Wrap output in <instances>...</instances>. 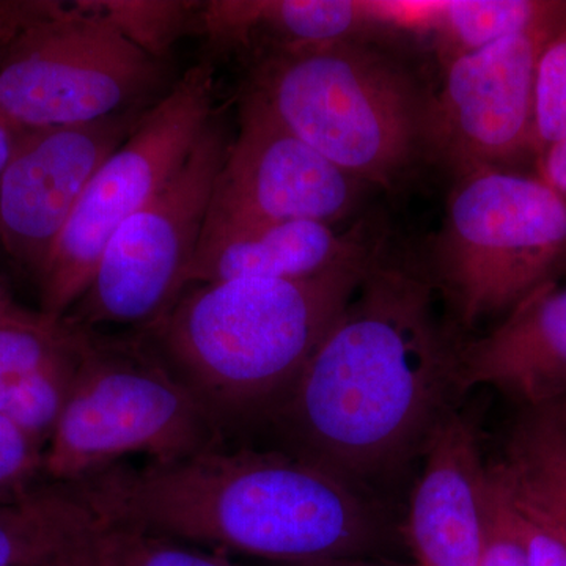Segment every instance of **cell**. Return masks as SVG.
Instances as JSON below:
<instances>
[{"instance_id":"obj_4","label":"cell","mask_w":566,"mask_h":566,"mask_svg":"<svg viewBox=\"0 0 566 566\" xmlns=\"http://www.w3.org/2000/svg\"><path fill=\"white\" fill-rule=\"evenodd\" d=\"M223 442L222 428L139 335L88 331L41 485H76L137 455L170 463Z\"/></svg>"},{"instance_id":"obj_12","label":"cell","mask_w":566,"mask_h":566,"mask_svg":"<svg viewBox=\"0 0 566 566\" xmlns=\"http://www.w3.org/2000/svg\"><path fill=\"white\" fill-rule=\"evenodd\" d=\"M144 114L22 132L0 175V248L33 282L88 182Z\"/></svg>"},{"instance_id":"obj_2","label":"cell","mask_w":566,"mask_h":566,"mask_svg":"<svg viewBox=\"0 0 566 566\" xmlns=\"http://www.w3.org/2000/svg\"><path fill=\"white\" fill-rule=\"evenodd\" d=\"M77 485L103 520L277 564L360 558L385 536L356 486L283 450L223 442Z\"/></svg>"},{"instance_id":"obj_6","label":"cell","mask_w":566,"mask_h":566,"mask_svg":"<svg viewBox=\"0 0 566 566\" xmlns=\"http://www.w3.org/2000/svg\"><path fill=\"white\" fill-rule=\"evenodd\" d=\"M163 80V62L84 0L21 2L0 41V118L24 132L142 109Z\"/></svg>"},{"instance_id":"obj_25","label":"cell","mask_w":566,"mask_h":566,"mask_svg":"<svg viewBox=\"0 0 566 566\" xmlns=\"http://www.w3.org/2000/svg\"><path fill=\"white\" fill-rule=\"evenodd\" d=\"M536 159L566 136V22L539 55L536 71Z\"/></svg>"},{"instance_id":"obj_16","label":"cell","mask_w":566,"mask_h":566,"mask_svg":"<svg viewBox=\"0 0 566 566\" xmlns=\"http://www.w3.org/2000/svg\"><path fill=\"white\" fill-rule=\"evenodd\" d=\"M371 20L368 2L352 0H210L200 6L196 31L212 51L248 50L268 39L275 54L344 43Z\"/></svg>"},{"instance_id":"obj_3","label":"cell","mask_w":566,"mask_h":566,"mask_svg":"<svg viewBox=\"0 0 566 566\" xmlns=\"http://www.w3.org/2000/svg\"><path fill=\"white\" fill-rule=\"evenodd\" d=\"M296 281L192 285L137 333L227 441L260 427L352 301L371 256Z\"/></svg>"},{"instance_id":"obj_15","label":"cell","mask_w":566,"mask_h":566,"mask_svg":"<svg viewBox=\"0 0 566 566\" xmlns=\"http://www.w3.org/2000/svg\"><path fill=\"white\" fill-rule=\"evenodd\" d=\"M368 252L357 230L338 234L322 222H205L186 282L189 289L241 279L296 281L326 273Z\"/></svg>"},{"instance_id":"obj_24","label":"cell","mask_w":566,"mask_h":566,"mask_svg":"<svg viewBox=\"0 0 566 566\" xmlns=\"http://www.w3.org/2000/svg\"><path fill=\"white\" fill-rule=\"evenodd\" d=\"M491 485L509 510L528 566H566V527L501 464L486 465Z\"/></svg>"},{"instance_id":"obj_33","label":"cell","mask_w":566,"mask_h":566,"mask_svg":"<svg viewBox=\"0 0 566 566\" xmlns=\"http://www.w3.org/2000/svg\"><path fill=\"white\" fill-rule=\"evenodd\" d=\"M35 566H41V565L39 564V565H35Z\"/></svg>"},{"instance_id":"obj_31","label":"cell","mask_w":566,"mask_h":566,"mask_svg":"<svg viewBox=\"0 0 566 566\" xmlns=\"http://www.w3.org/2000/svg\"><path fill=\"white\" fill-rule=\"evenodd\" d=\"M281 566H375L365 564L363 558H338V560L303 562V564H281Z\"/></svg>"},{"instance_id":"obj_7","label":"cell","mask_w":566,"mask_h":566,"mask_svg":"<svg viewBox=\"0 0 566 566\" xmlns=\"http://www.w3.org/2000/svg\"><path fill=\"white\" fill-rule=\"evenodd\" d=\"M438 275L464 326L515 308L566 271V199L539 177L463 174L438 245Z\"/></svg>"},{"instance_id":"obj_21","label":"cell","mask_w":566,"mask_h":566,"mask_svg":"<svg viewBox=\"0 0 566 566\" xmlns=\"http://www.w3.org/2000/svg\"><path fill=\"white\" fill-rule=\"evenodd\" d=\"M85 337L69 319L21 305L0 315V389L77 352Z\"/></svg>"},{"instance_id":"obj_19","label":"cell","mask_w":566,"mask_h":566,"mask_svg":"<svg viewBox=\"0 0 566 566\" xmlns=\"http://www.w3.org/2000/svg\"><path fill=\"white\" fill-rule=\"evenodd\" d=\"M501 464L566 527V398L531 408Z\"/></svg>"},{"instance_id":"obj_9","label":"cell","mask_w":566,"mask_h":566,"mask_svg":"<svg viewBox=\"0 0 566 566\" xmlns=\"http://www.w3.org/2000/svg\"><path fill=\"white\" fill-rule=\"evenodd\" d=\"M229 145L221 123H208L180 170L111 238L91 286L65 319L91 333L103 326L142 333L174 307L188 290Z\"/></svg>"},{"instance_id":"obj_23","label":"cell","mask_w":566,"mask_h":566,"mask_svg":"<svg viewBox=\"0 0 566 566\" xmlns=\"http://www.w3.org/2000/svg\"><path fill=\"white\" fill-rule=\"evenodd\" d=\"M93 13L155 61L169 57L174 44L196 31L202 2L181 0H84Z\"/></svg>"},{"instance_id":"obj_14","label":"cell","mask_w":566,"mask_h":566,"mask_svg":"<svg viewBox=\"0 0 566 566\" xmlns=\"http://www.w3.org/2000/svg\"><path fill=\"white\" fill-rule=\"evenodd\" d=\"M457 394L493 386L528 408L566 398V289L545 286L512 308L493 333L461 345Z\"/></svg>"},{"instance_id":"obj_8","label":"cell","mask_w":566,"mask_h":566,"mask_svg":"<svg viewBox=\"0 0 566 566\" xmlns=\"http://www.w3.org/2000/svg\"><path fill=\"white\" fill-rule=\"evenodd\" d=\"M214 69L200 62L142 115L99 167L35 279L40 311L66 314L87 292L104 249L123 222L180 170L212 120Z\"/></svg>"},{"instance_id":"obj_5","label":"cell","mask_w":566,"mask_h":566,"mask_svg":"<svg viewBox=\"0 0 566 566\" xmlns=\"http://www.w3.org/2000/svg\"><path fill=\"white\" fill-rule=\"evenodd\" d=\"M301 140L359 181L390 188L423 142L424 109L403 71L346 43L275 52L252 91Z\"/></svg>"},{"instance_id":"obj_20","label":"cell","mask_w":566,"mask_h":566,"mask_svg":"<svg viewBox=\"0 0 566 566\" xmlns=\"http://www.w3.org/2000/svg\"><path fill=\"white\" fill-rule=\"evenodd\" d=\"M41 566H230L175 539L99 517Z\"/></svg>"},{"instance_id":"obj_1","label":"cell","mask_w":566,"mask_h":566,"mask_svg":"<svg viewBox=\"0 0 566 566\" xmlns=\"http://www.w3.org/2000/svg\"><path fill=\"white\" fill-rule=\"evenodd\" d=\"M433 283L378 248L356 293L260 427L283 452L352 483L423 449L457 394V357Z\"/></svg>"},{"instance_id":"obj_26","label":"cell","mask_w":566,"mask_h":566,"mask_svg":"<svg viewBox=\"0 0 566 566\" xmlns=\"http://www.w3.org/2000/svg\"><path fill=\"white\" fill-rule=\"evenodd\" d=\"M44 449L0 415V504L18 501L41 486Z\"/></svg>"},{"instance_id":"obj_28","label":"cell","mask_w":566,"mask_h":566,"mask_svg":"<svg viewBox=\"0 0 566 566\" xmlns=\"http://www.w3.org/2000/svg\"><path fill=\"white\" fill-rule=\"evenodd\" d=\"M538 177L566 199V136L538 158Z\"/></svg>"},{"instance_id":"obj_13","label":"cell","mask_w":566,"mask_h":566,"mask_svg":"<svg viewBox=\"0 0 566 566\" xmlns=\"http://www.w3.org/2000/svg\"><path fill=\"white\" fill-rule=\"evenodd\" d=\"M423 452V472L406 523L416 566L482 565L486 465L474 424L447 409Z\"/></svg>"},{"instance_id":"obj_10","label":"cell","mask_w":566,"mask_h":566,"mask_svg":"<svg viewBox=\"0 0 566 566\" xmlns=\"http://www.w3.org/2000/svg\"><path fill=\"white\" fill-rule=\"evenodd\" d=\"M565 22L452 59L441 93L424 109L423 142L463 174L536 158V71L547 41Z\"/></svg>"},{"instance_id":"obj_22","label":"cell","mask_w":566,"mask_h":566,"mask_svg":"<svg viewBox=\"0 0 566 566\" xmlns=\"http://www.w3.org/2000/svg\"><path fill=\"white\" fill-rule=\"evenodd\" d=\"M85 342L87 337L77 352L66 354L0 389V415L6 416L41 449L46 450L48 442L61 420L76 378Z\"/></svg>"},{"instance_id":"obj_32","label":"cell","mask_w":566,"mask_h":566,"mask_svg":"<svg viewBox=\"0 0 566 566\" xmlns=\"http://www.w3.org/2000/svg\"><path fill=\"white\" fill-rule=\"evenodd\" d=\"M18 305L20 304L14 303L13 297L10 296V293L7 292V289L6 286H3V283L0 282V315L13 311V308L18 307Z\"/></svg>"},{"instance_id":"obj_11","label":"cell","mask_w":566,"mask_h":566,"mask_svg":"<svg viewBox=\"0 0 566 566\" xmlns=\"http://www.w3.org/2000/svg\"><path fill=\"white\" fill-rule=\"evenodd\" d=\"M359 180L301 140L256 93L241 104L240 134L227 148L207 222L312 221L352 212Z\"/></svg>"},{"instance_id":"obj_29","label":"cell","mask_w":566,"mask_h":566,"mask_svg":"<svg viewBox=\"0 0 566 566\" xmlns=\"http://www.w3.org/2000/svg\"><path fill=\"white\" fill-rule=\"evenodd\" d=\"M22 132L24 129L17 128V126L10 125L9 122L0 118V175H2L7 163H9L11 155H13L14 147H17Z\"/></svg>"},{"instance_id":"obj_18","label":"cell","mask_w":566,"mask_h":566,"mask_svg":"<svg viewBox=\"0 0 566 566\" xmlns=\"http://www.w3.org/2000/svg\"><path fill=\"white\" fill-rule=\"evenodd\" d=\"M99 520L80 485H41L0 504V566H35Z\"/></svg>"},{"instance_id":"obj_30","label":"cell","mask_w":566,"mask_h":566,"mask_svg":"<svg viewBox=\"0 0 566 566\" xmlns=\"http://www.w3.org/2000/svg\"><path fill=\"white\" fill-rule=\"evenodd\" d=\"M18 2H0V41L10 31L17 17Z\"/></svg>"},{"instance_id":"obj_27","label":"cell","mask_w":566,"mask_h":566,"mask_svg":"<svg viewBox=\"0 0 566 566\" xmlns=\"http://www.w3.org/2000/svg\"><path fill=\"white\" fill-rule=\"evenodd\" d=\"M480 566H528L526 551L501 495L485 475V551Z\"/></svg>"},{"instance_id":"obj_17","label":"cell","mask_w":566,"mask_h":566,"mask_svg":"<svg viewBox=\"0 0 566 566\" xmlns=\"http://www.w3.org/2000/svg\"><path fill=\"white\" fill-rule=\"evenodd\" d=\"M386 22L441 35L452 59L490 46L515 33L566 20V2L546 0H458L382 2Z\"/></svg>"}]
</instances>
